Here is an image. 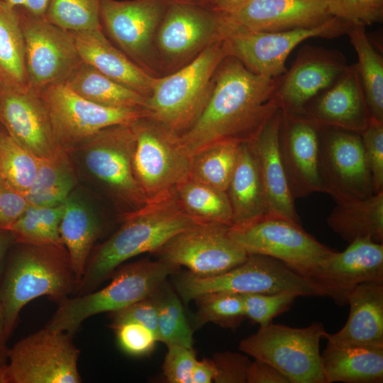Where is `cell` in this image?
<instances>
[{
  "label": "cell",
  "mask_w": 383,
  "mask_h": 383,
  "mask_svg": "<svg viewBox=\"0 0 383 383\" xmlns=\"http://www.w3.org/2000/svg\"><path fill=\"white\" fill-rule=\"evenodd\" d=\"M348 65L338 50L303 46L291 68L279 77L275 94L279 109L286 113H303L311 100L338 80Z\"/></svg>",
  "instance_id": "ffe728a7"
},
{
  "label": "cell",
  "mask_w": 383,
  "mask_h": 383,
  "mask_svg": "<svg viewBox=\"0 0 383 383\" xmlns=\"http://www.w3.org/2000/svg\"><path fill=\"white\" fill-rule=\"evenodd\" d=\"M165 282L153 293L157 311V338L169 346L192 348V331L178 296Z\"/></svg>",
  "instance_id": "74e56055"
},
{
  "label": "cell",
  "mask_w": 383,
  "mask_h": 383,
  "mask_svg": "<svg viewBox=\"0 0 383 383\" xmlns=\"http://www.w3.org/2000/svg\"><path fill=\"white\" fill-rule=\"evenodd\" d=\"M152 294L124 309L111 313V326L122 322L132 321L146 326L157 336V311Z\"/></svg>",
  "instance_id": "c3c4849f"
},
{
  "label": "cell",
  "mask_w": 383,
  "mask_h": 383,
  "mask_svg": "<svg viewBox=\"0 0 383 383\" xmlns=\"http://www.w3.org/2000/svg\"><path fill=\"white\" fill-rule=\"evenodd\" d=\"M13 244L15 241L11 232L9 230H0V278L6 264V255Z\"/></svg>",
  "instance_id": "db71d44e"
},
{
  "label": "cell",
  "mask_w": 383,
  "mask_h": 383,
  "mask_svg": "<svg viewBox=\"0 0 383 383\" xmlns=\"http://www.w3.org/2000/svg\"><path fill=\"white\" fill-rule=\"evenodd\" d=\"M350 313L338 332L327 333L328 344L383 348V282L357 285L350 293Z\"/></svg>",
  "instance_id": "484cf974"
},
{
  "label": "cell",
  "mask_w": 383,
  "mask_h": 383,
  "mask_svg": "<svg viewBox=\"0 0 383 383\" xmlns=\"http://www.w3.org/2000/svg\"><path fill=\"white\" fill-rule=\"evenodd\" d=\"M327 333L318 322L304 328L271 323L242 340L239 350L271 365L290 383H325L320 342Z\"/></svg>",
  "instance_id": "52a82bcc"
},
{
  "label": "cell",
  "mask_w": 383,
  "mask_h": 383,
  "mask_svg": "<svg viewBox=\"0 0 383 383\" xmlns=\"http://www.w3.org/2000/svg\"><path fill=\"white\" fill-rule=\"evenodd\" d=\"M247 383H290L289 380L271 365L255 359L247 373Z\"/></svg>",
  "instance_id": "f907efd6"
},
{
  "label": "cell",
  "mask_w": 383,
  "mask_h": 383,
  "mask_svg": "<svg viewBox=\"0 0 383 383\" xmlns=\"http://www.w3.org/2000/svg\"><path fill=\"white\" fill-rule=\"evenodd\" d=\"M40 95L57 143L70 153L101 129L131 124L146 116L144 110L106 106L87 100L65 82L45 87Z\"/></svg>",
  "instance_id": "4fadbf2b"
},
{
  "label": "cell",
  "mask_w": 383,
  "mask_h": 383,
  "mask_svg": "<svg viewBox=\"0 0 383 383\" xmlns=\"http://www.w3.org/2000/svg\"><path fill=\"white\" fill-rule=\"evenodd\" d=\"M247 0H207L205 6L218 13H228Z\"/></svg>",
  "instance_id": "f5cc1de1"
},
{
  "label": "cell",
  "mask_w": 383,
  "mask_h": 383,
  "mask_svg": "<svg viewBox=\"0 0 383 383\" xmlns=\"http://www.w3.org/2000/svg\"><path fill=\"white\" fill-rule=\"evenodd\" d=\"M101 231L100 219L95 211L82 197L71 193L64 202L60 233L78 284Z\"/></svg>",
  "instance_id": "f1b7e54d"
},
{
  "label": "cell",
  "mask_w": 383,
  "mask_h": 383,
  "mask_svg": "<svg viewBox=\"0 0 383 383\" xmlns=\"http://www.w3.org/2000/svg\"><path fill=\"white\" fill-rule=\"evenodd\" d=\"M50 0H25L23 8L26 11L36 16H45Z\"/></svg>",
  "instance_id": "11a10c76"
},
{
  "label": "cell",
  "mask_w": 383,
  "mask_h": 383,
  "mask_svg": "<svg viewBox=\"0 0 383 383\" xmlns=\"http://www.w3.org/2000/svg\"><path fill=\"white\" fill-rule=\"evenodd\" d=\"M123 221L121 228L90 255L74 295L96 290L127 260L157 252L177 234L201 224L180 208L174 192L124 213Z\"/></svg>",
  "instance_id": "7a4b0ae2"
},
{
  "label": "cell",
  "mask_w": 383,
  "mask_h": 383,
  "mask_svg": "<svg viewBox=\"0 0 383 383\" xmlns=\"http://www.w3.org/2000/svg\"><path fill=\"white\" fill-rule=\"evenodd\" d=\"M321 162L326 193L336 204L376 194L360 134L321 127Z\"/></svg>",
  "instance_id": "ac0fdd59"
},
{
  "label": "cell",
  "mask_w": 383,
  "mask_h": 383,
  "mask_svg": "<svg viewBox=\"0 0 383 383\" xmlns=\"http://www.w3.org/2000/svg\"><path fill=\"white\" fill-rule=\"evenodd\" d=\"M216 368V383H246L247 373L251 360L246 356L234 352L225 351L213 355Z\"/></svg>",
  "instance_id": "7dc6e473"
},
{
  "label": "cell",
  "mask_w": 383,
  "mask_h": 383,
  "mask_svg": "<svg viewBox=\"0 0 383 383\" xmlns=\"http://www.w3.org/2000/svg\"><path fill=\"white\" fill-rule=\"evenodd\" d=\"M330 13L352 24L369 26L383 19V0H323Z\"/></svg>",
  "instance_id": "7bdbcfd3"
},
{
  "label": "cell",
  "mask_w": 383,
  "mask_h": 383,
  "mask_svg": "<svg viewBox=\"0 0 383 383\" xmlns=\"http://www.w3.org/2000/svg\"><path fill=\"white\" fill-rule=\"evenodd\" d=\"M131 126L135 139L133 172L143 194L148 201L172 194L190 170V157L178 136L145 116Z\"/></svg>",
  "instance_id": "9c48e42d"
},
{
  "label": "cell",
  "mask_w": 383,
  "mask_h": 383,
  "mask_svg": "<svg viewBox=\"0 0 383 383\" xmlns=\"http://www.w3.org/2000/svg\"><path fill=\"white\" fill-rule=\"evenodd\" d=\"M245 316L260 327L266 326L279 314L288 311L298 296L294 293L243 294Z\"/></svg>",
  "instance_id": "b9f144b4"
},
{
  "label": "cell",
  "mask_w": 383,
  "mask_h": 383,
  "mask_svg": "<svg viewBox=\"0 0 383 383\" xmlns=\"http://www.w3.org/2000/svg\"><path fill=\"white\" fill-rule=\"evenodd\" d=\"M20 9L28 86L40 91L49 85L65 82L82 62L72 34L45 16Z\"/></svg>",
  "instance_id": "2e32d148"
},
{
  "label": "cell",
  "mask_w": 383,
  "mask_h": 383,
  "mask_svg": "<svg viewBox=\"0 0 383 383\" xmlns=\"http://www.w3.org/2000/svg\"><path fill=\"white\" fill-rule=\"evenodd\" d=\"M310 279L318 296H328L338 306L348 304L357 285L383 282V243L356 239L343 252L334 251Z\"/></svg>",
  "instance_id": "44dd1931"
},
{
  "label": "cell",
  "mask_w": 383,
  "mask_h": 383,
  "mask_svg": "<svg viewBox=\"0 0 383 383\" xmlns=\"http://www.w3.org/2000/svg\"><path fill=\"white\" fill-rule=\"evenodd\" d=\"M196 360L192 348L169 346L162 365L167 382L192 383V373Z\"/></svg>",
  "instance_id": "bcb514c9"
},
{
  "label": "cell",
  "mask_w": 383,
  "mask_h": 383,
  "mask_svg": "<svg viewBox=\"0 0 383 383\" xmlns=\"http://www.w3.org/2000/svg\"><path fill=\"white\" fill-rule=\"evenodd\" d=\"M327 223L348 243L365 238L382 243L383 192L362 199L337 203Z\"/></svg>",
  "instance_id": "4dcf8cb0"
},
{
  "label": "cell",
  "mask_w": 383,
  "mask_h": 383,
  "mask_svg": "<svg viewBox=\"0 0 383 383\" xmlns=\"http://www.w3.org/2000/svg\"><path fill=\"white\" fill-rule=\"evenodd\" d=\"M177 268L162 259L128 264L101 289L70 296L57 304L45 327L73 335L91 316L115 312L150 296Z\"/></svg>",
  "instance_id": "5b68a950"
},
{
  "label": "cell",
  "mask_w": 383,
  "mask_h": 383,
  "mask_svg": "<svg viewBox=\"0 0 383 383\" xmlns=\"http://www.w3.org/2000/svg\"><path fill=\"white\" fill-rule=\"evenodd\" d=\"M226 193L233 213L231 226H243L267 214L257 161L248 141L242 142L240 145Z\"/></svg>",
  "instance_id": "83f0119b"
},
{
  "label": "cell",
  "mask_w": 383,
  "mask_h": 383,
  "mask_svg": "<svg viewBox=\"0 0 383 383\" xmlns=\"http://www.w3.org/2000/svg\"><path fill=\"white\" fill-rule=\"evenodd\" d=\"M171 2H177L182 4L199 5L205 6L207 0H168Z\"/></svg>",
  "instance_id": "680465c9"
},
{
  "label": "cell",
  "mask_w": 383,
  "mask_h": 383,
  "mask_svg": "<svg viewBox=\"0 0 383 383\" xmlns=\"http://www.w3.org/2000/svg\"><path fill=\"white\" fill-rule=\"evenodd\" d=\"M230 235L248 255L273 257L309 279L334 252L301 223L280 216L266 214L248 225L231 226Z\"/></svg>",
  "instance_id": "ba28073f"
},
{
  "label": "cell",
  "mask_w": 383,
  "mask_h": 383,
  "mask_svg": "<svg viewBox=\"0 0 383 383\" xmlns=\"http://www.w3.org/2000/svg\"><path fill=\"white\" fill-rule=\"evenodd\" d=\"M216 373L212 359L196 360L192 373V383H211L214 381Z\"/></svg>",
  "instance_id": "816d5d0a"
},
{
  "label": "cell",
  "mask_w": 383,
  "mask_h": 383,
  "mask_svg": "<svg viewBox=\"0 0 383 383\" xmlns=\"http://www.w3.org/2000/svg\"><path fill=\"white\" fill-rule=\"evenodd\" d=\"M0 1L15 8L23 7L24 3H25V0H0Z\"/></svg>",
  "instance_id": "91938a15"
},
{
  "label": "cell",
  "mask_w": 383,
  "mask_h": 383,
  "mask_svg": "<svg viewBox=\"0 0 383 383\" xmlns=\"http://www.w3.org/2000/svg\"><path fill=\"white\" fill-rule=\"evenodd\" d=\"M168 0H101L100 22L108 39L130 60L153 77H160L156 54L157 33Z\"/></svg>",
  "instance_id": "7c38bea8"
},
{
  "label": "cell",
  "mask_w": 383,
  "mask_h": 383,
  "mask_svg": "<svg viewBox=\"0 0 383 383\" xmlns=\"http://www.w3.org/2000/svg\"><path fill=\"white\" fill-rule=\"evenodd\" d=\"M231 226L201 223L169 240L157 252L160 259L187 267L200 276L220 274L240 265L247 252L231 236Z\"/></svg>",
  "instance_id": "e0dca14e"
},
{
  "label": "cell",
  "mask_w": 383,
  "mask_h": 383,
  "mask_svg": "<svg viewBox=\"0 0 383 383\" xmlns=\"http://www.w3.org/2000/svg\"><path fill=\"white\" fill-rule=\"evenodd\" d=\"M0 124L7 133L40 159L59 150L40 91L28 86L0 83Z\"/></svg>",
  "instance_id": "7402d4cb"
},
{
  "label": "cell",
  "mask_w": 383,
  "mask_h": 383,
  "mask_svg": "<svg viewBox=\"0 0 383 383\" xmlns=\"http://www.w3.org/2000/svg\"><path fill=\"white\" fill-rule=\"evenodd\" d=\"M174 196L184 212L198 223L232 226V209L226 191L189 177L176 187Z\"/></svg>",
  "instance_id": "e575fe53"
},
{
  "label": "cell",
  "mask_w": 383,
  "mask_h": 383,
  "mask_svg": "<svg viewBox=\"0 0 383 383\" xmlns=\"http://www.w3.org/2000/svg\"><path fill=\"white\" fill-rule=\"evenodd\" d=\"M220 14L231 24L262 32L314 28L334 17L323 0H247Z\"/></svg>",
  "instance_id": "603a6c76"
},
{
  "label": "cell",
  "mask_w": 383,
  "mask_h": 383,
  "mask_svg": "<svg viewBox=\"0 0 383 383\" xmlns=\"http://www.w3.org/2000/svg\"><path fill=\"white\" fill-rule=\"evenodd\" d=\"M242 142L233 139L222 140L201 149L190 157L189 177L226 192Z\"/></svg>",
  "instance_id": "8d00e7d4"
},
{
  "label": "cell",
  "mask_w": 383,
  "mask_h": 383,
  "mask_svg": "<svg viewBox=\"0 0 383 383\" xmlns=\"http://www.w3.org/2000/svg\"><path fill=\"white\" fill-rule=\"evenodd\" d=\"M360 136L374 192H383V123L371 119Z\"/></svg>",
  "instance_id": "ee69618b"
},
{
  "label": "cell",
  "mask_w": 383,
  "mask_h": 383,
  "mask_svg": "<svg viewBox=\"0 0 383 383\" xmlns=\"http://www.w3.org/2000/svg\"><path fill=\"white\" fill-rule=\"evenodd\" d=\"M135 145L131 124H120L101 129L76 150L81 152L88 173L126 206L128 212L148 202L133 172Z\"/></svg>",
  "instance_id": "5bb4252c"
},
{
  "label": "cell",
  "mask_w": 383,
  "mask_h": 383,
  "mask_svg": "<svg viewBox=\"0 0 383 383\" xmlns=\"http://www.w3.org/2000/svg\"><path fill=\"white\" fill-rule=\"evenodd\" d=\"M226 56L222 38L177 70L155 77L144 108L145 116L178 137L183 134L204 110L216 70Z\"/></svg>",
  "instance_id": "277c9868"
},
{
  "label": "cell",
  "mask_w": 383,
  "mask_h": 383,
  "mask_svg": "<svg viewBox=\"0 0 383 383\" xmlns=\"http://www.w3.org/2000/svg\"><path fill=\"white\" fill-rule=\"evenodd\" d=\"M111 328L115 331L118 343L123 351L133 356H141L154 348L157 336L146 326L132 322H122Z\"/></svg>",
  "instance_id": "f6af8a7d"
},
{
  "label": "cell",
  "mask_w": 383,
  "mask_h": 383,
  "mask_svg": "<svg viewBox=\"0 0 383 383\" xmlns=\"http://www.w3.org/2000/svg\"><path fill=\"white\" fill-rule=\"evenodd\" d=\"M70 154L61 148L51 158L40 159L35 179L24 194L29 204L55 206L71 194L77 179Z\"/></svg>",
  "instance_id": "d6a6232c"
},
{
  "label": "cell",
  "mask_w": 383,
  "mask_h": 383,
  "mask_svg": "<svg viewBox=\"0 0 383 383\" xmlns=\"http://www.w3.org/2000/svg\"><path fill=\"white\" fill-rule=\"evenodd\" d=\"M281 118L282 111L279 109L248 142L257 161L267 214L283 216L301 223L279 150Z\"/></svg>",
  "instance_id": "d4e9b609"
},
{
  "label": "cell",
  "mask_w": 383,
  "mask_h": 383,
  "mask_svg": "<svg viewBox=\"0 0 383 383\" xmlns=\"http://www.w3.org/2000/svg\"><path fill=\"white\" fill-rule=\"evenodd\" d=\"M72 335L45 327L8 349L11 383H80Z\"/></svg>",
  "instance_id": "9a60e30c"
},
{
  "label": "cell",
  "mask_w": 383,
  "mask_h": 383,
  "mask_svg": "<svg viewBox=\"0 0 383 383\" xmlns=\"http://www.w3.org/2000/svg\"><path fill=\"white\" fill-rule=\"evenodd\" d=\"M279 143L293 197L326 193L321 162V126L303 113L282 111Z\"/></svg>",
  "instance_id": "d6986e66"
},
{
  "label": "cell",
  "mask_w": 383,
  "mask_h": 383,
  "mask_svg": "<svg viewBox=\"0 0 383 383\" xmlns=\"http://www.w3.org/2000/svg\"><path fill=\"white\" fill-rule=\"evenodd\" d=\"M0 383H11V375L6 362L0 366Z\"/></svg>",
  "instance_id": "6f0895ef"
},
{
  "label": "cell",
  "mask_w": 383,
  "mask_h": 383,
  "mask_svg": "<svg viewBox=\"0 0 383 383\" xmlns=\"http://www.w3.org/2000/svg\"><path fill=\"white\" fill-rule=\"evenodd\" d=\"M195 301L198 310L195 317L196 326L212 322L224 328H237L245 316L242 295L218 292L202 296Z\"/></svg>",
  "instance_id": "60d3db41"
},
{
  "label": "cell",
  "mask_w": 383,
  "mask_h": 383,
  "mask_svg": "<svg viewBox=\"0 0 383 383\" xmlns=\"http://www.w3.org/2000/svg\"><path fill=\"white\" fill-rule=\"evenodd\" d=\"M358 57L357 70L371 119L383 123V57L367 36L365 26L350 24L347 30Z\"/></svg>",
  "instance_id": "836d02e7"
},
{
  "label": "cell",
  "mask_w": 383,
  "mask_h": 383,
  "mask_svg": "<svg viewBox=\"0 0 383 383\" xmlns=\"http://www.w3.org/2000/svg\"><path fill=\"white\" fill-rule=\"evenodd\" d=\"M101 0H50L46 18L70 32L102 29Z\"/></svg>",
  "instance_id": "ab89813d"
},
{
  "label": "cell",
  "mask_w": 383,
  "mask_h": 383,
  "mask_svg": "<svg viewBox=\"0 0 383 383\" xmlns=\"http://www.w3.org/2000/svg\"><path fill=\"white\" fill-rule=\"evenodd\" d=\"M29 205L23 193L0 178V230H9Z\"/></svg>",
  "instance_id": "681fc988"
},
{
  "label": "cell",
  "mask_w": 383,
  "mask_h": 383,
  "mask_svg": "<svg viewBox=\"0 0 383 383\" xmlns=\"http://www.w3.org/2000/svg\"><path fill=\"white\" fill-rule=\"evenodd\" d=\"M16 244L0 278L6 340L27 304L45 296L59 304L74 296L78 285L64 245Z\"/></svg>",
  "instance_id": "3957f363"
},
{
  "label": "cell",
  "mask_w": 383,
  "mask_h": 383,
  "mask_svg": "<svg viewBox=\"0 0 383 383\" xmlns=\"http://www.w3.org/2000/svg\"><path fill=\"white\" fill-rule=\"evenodd\" d=\"M40 158L6 133L0 140V178L23 194L33 185Z\"/></svg>",
  "instance_id": "f35d334b"
},
{
  "label": "cell",
  "mask_w": 383,
  "mask_h": 383,
  "mask_svg": "<svg viewBox=\"0 0 383 383\" xmlns=\"http://www.w3.org/2000/svg\"><path fill=\"white\" fill-rule=\"evenodd\" d=\"M7 340L5 336V315L4 306L0 294V349L7 353L8 349L6 345Z\"/></svg>",
  "instance_id": "9f6ffc18"
},
{
  "label": "cell",
  "mask_w": 383,
  "mask_h": 383,
  "mask_svg": "<svg viewBox=\"0 0 383 383\" xmlns=\"http://www.w3.org/2000/svg\"><path fill=\"white\" fill-rule=\"evenodd\" d=\"M70 33L84 62L147 98L150 95L156 77L130 60L108 39L102 29Z\"/></svg>",
  "instance_id": "4316f807"
},
{
  "label": "cell",
  "mask_w": 383,
  "mask_h": 383,
  "mask_svg": "<svg viewBox=\"0 0 383 383\" xmlns=\"http://www.w3.org/2000/svg\"><path fill=\"white\" fill-rule=\"evenodd\" d=\"M7 353L0 349V366L6 362Z\"/></svg>",
  "instance_id": "94428289"
},
{
  "label": "cell",
  "mask_w": 383,
  "mask_h": 383,
  "mask_svg": "<svg viewBox=\"0 0 383 383\" xmlns=\"http://www.w3.org/2000/svg\"><path fill=\"white\" fill-rule=\"evenodd\" d=\"M175 287L185 302L213 293L277 294L318 296L309 279L282 262L263 255H248L240 265L226 272L200 276L186 272L175 279Z\"/></svg>",
  "instance_id": "8992f818"
},
{
  "label": "cell",
  "mask_w": 383,
  "mask_h": 383,
  "mask_svg": "<svg viewBox=\"0 0 383 383\" xmlns=\"http://www.w3.org/2000/svg\"><path fill=\"white\" fill-rule=\"evenodd\" d=\"M0 83L28 86L25 41L18 8L0 1Z\"/></svg>",
  "instance_id": "d590c367"
},
{
  "label": "cell",
  "mask_w": 383,
  "mask_h": 383,
  "mask_svg": "<svg viewBox=\"0 0 383 383\" xmlns=\"http://www.w3.org/2000/svg\"><path fill=\"white\" fill-rule=\"evenodd\" d=\"M222 19L223 40L228 55L237 58L250 72L272 78L287 72L286 60L301 42L311 38L339 37L346 34L352 24L333 17L314 28L262 32L248 30Z\"/></svg>",
  "instance_id": "30bf717a"
},
{
  "label": "cell",
  "mask_w": 383,
  "mask_h": 383,
  "mask_svg": "<svg viewBox=\"0 0 383 383\" xmlns=\"http://www.w3.org/2000/svg\"><path fill=\"white\" fill-rule=\"evenodd\" d=\"M222 38L219 13L203 6L170 1L155 39L160 76L184 66Z\"/></svg>",
  "instance_id": "8fae6325"
},
{
  "label": "cell",
  "mask_w": 383,
  "mask_h": 383,
  "mask_svg": "<svg viewBox=\"0 0 383 383\" xmlns=\"http://www.w3.org/2000/svg\"><path fill=\"white\" fill-rule=\"evenodd\" d=\"M303 113L321 127L360 134L371 117L355 64L348 65L343 74L304 109Z\"/></svg>",
  "instance_id": "cb8c5ba5"
},
{
  "label": "cell",
  "mask_w": 383,
  "mask_h": 383,
  "mask_svg": "<svg viewBox=\"0 0 383 383\" xmlns=\"http://www.w3.org/2000/svg\"><path fill=\"white\" fill-rule=\"evenodd\" d=\"M279 77L256 74L237 58L226 56L201 115L178 137L189 157L216 141H249L279 109L275 94Z\"/></svg>",
  "instance_id": "6da1fadb"
},
{
  "label": "cell",
  "mask_w": 383,
  "mask_h": 383,
  "mask_svg": "<svg viewBox=\"0 0 383 383\" xmlns=\"http://www.w3.org/2000/svg\"><path fill=\"white\" fill-rule=\"evenodd\" d=\"M76 94L94 103L115 108L144 110L147 97L81 62L65 81Z\"/></svg>",
  "instance_id": "1f68e13d"
},
{
  "label": "cell",
  "mask_w": 383,
  "mask_h": 383,
  "mask_svg": "<svg viewBox=\"0 0 383 383\" xmlns=\"http://www.w3.org/2000/svg\"><path fill=\"white\" fill-rule=\"evenodd\" d=\"M7 132L4 128L0 124V140Z\"/></svg>",
  "instance_id": "6125c7cd"
},
{
  "label": "cell",
  "mask_w": 383,
  "mask_h": 383,
  "mask_svg": "<svg viewBox=\"0 0 383 383\" xmlns=\"http://www.w3.org/2000/svg\"><path fill=\"white\" fill-rule=\"evenodd\" d=\"M321 355L325 383L383 382V348L327 343Z\"/></svg>",
  "instance_id": "f546056e"
}]
</instances>
